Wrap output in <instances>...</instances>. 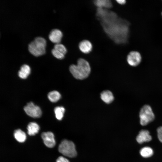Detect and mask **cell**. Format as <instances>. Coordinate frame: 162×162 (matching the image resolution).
I'll use <instances>...</instances> for the list:
<instances>
[{
    "label": "cell",
    "instance_id": "obj_1",
    "mask_svg": "<svg viewBox=\"0 0 162 162\" xmlns=\"http://www.w3.org/2000/svg\"><path fill=\"white\" fill-rule=\"evenodd\" d=\"M69 69L74 77L80 80L83 79L87 77L91 71L88 62L82 58H80L78 60L76 65H71Z\"/></svg>",
    "mask_w": 162,
    "mask_h": 162
},
{
    "label": "cell",
    "instance_id": "obj_2",
    "mask_svg": "<svg viewBox=\"0 0 162 162\" xmlns=\"http://www.w3.org/2000/svg\"><path fill=\"white\" fill-rule=\"evenodd\" d=\"M46 40L40 37H36L28 45V50L33 55L37 56L45 53Z\"/></svg>",
    "mask_w": 162,
    "mask_h": 162
},
{
    "label": "cell",
    "instance_id": "obj_3",
    "mask_svg": "<svg viewBox=\"0 0 162 162\" xmlns=\"http://www.w3.org/2000/svg\"><path fill=\"white\" fill-rule=\"evenodd\" d=\"M59 152L64 156L69 158H74L77 155L75 146L71 141L66 140H63L59 144Z\"/></svg>",
    "mask_w": 162,
    "mask_h": 162
},
{
    "label": "cell",
    "instance_id": "obj_4",
    "mask_svg": "<svg viewBox=\"0 0 162 162\" xmlns=\"http://www.w3.org/2000/svg\"><path fill=\"white\" fill-rule=\"evenodd\" d=\"M139 117L140 123L143 126L152 122L155 118V116L151 107L146 104L143 106L140 111Z\"/></svg>",
    "mask_w": 162,
    "mask_h": 162
},
{
    "label": "cell",
    "instance_id": "obj_5",
    "mask_svg": "<svg viewBox=\"0 0 162 162\" xmlns=\"http://www.w3.org/2000/svg\"><path fill=\"white\" fill-rule=\"evenodd\" d=\"M24 110L28 116L33 118H39L42 114L40 107L32 102L28 103L24 107Z\"/></svg>",
    "mask_w": 162,
    "mask_h": 162
},
{
    "label": "cell",
    "instance_id": "obj_6",
    "mask_svg": "<svg viewBox=\"0 0 162 162\" xmlns=\"http://www.w3.org/2000/svg\"><path fill=\"white\" fill-rule=\"evenodd\" d=\"M127 61L131 66L136 67L139 65L142 60V57L140 53L136 51L130 52L127 56Z\"/></svg>",
    "mask_w": 162,
    "mask_h": 162
},
{
    "label": "cell",
    "instance_id": "obj_7",
    "mask_svg": "<svg viewBox=\"0 0 162 162\" xmlns=\"http://www.w3.org/2000/svg\"><path fill=\"white\" fill-rule=\"evenodd\" d=\"M41 137L45 146L49 148H53L56 145L54 135L51 132H43Z\"/></svg>",
    "mask_w": 162,
    "mask_h": 162
},
{
    "label": "cell",
    "instance_id": "obj_8",
    "mask_svg": "<svg viewBox=\"0 0 162 162\" xmlns=\"http://www.w3.org/2000/svg\"><path fill=\"white\" fill-rule=\"evenodd\" d=\"M152 140V137L149 132L146 130H140L136 138L137 142L139 144L149 142Z\"/></svg>",
    "mask_w": 162,
    "mask_h": 162
},
{
    "label": "cell",
    "instance_id": "obj_9",
    "mask_svg": "<svg viewBox=\"0 0 162 162\" xmlns=\"http://www.w3.org/2000/svg\"><path fill=\"white\" fill-rule=\"evenodd\" d=\"M62 33L58 29H54L50 32L49 38L52 42L56 44L60 43L62 37Z\"/></svg>",
    "mask_w": 162,
    "mask_h": 162
},
{
    "label": "cell",
    "instance_id": "obj_10",
    "mask_svg": "<svg viewBox=\"0 0 162 162\" xmlns=\"http://www.w3.org/2000/svg\"><path fill=\"white\" fill-rule=\"evenodd\" d=\"M79 47L80 50L83 53H88L92 49V45L91 42L88 40H83L79 44Z\"/></svg>",
    "mask_w": 162,
    "mask_h": 162
},
{
    "label": "cell",
    "instance_id": "obj_11",
    "mask_svg": "<svg viewBox=\"0 0 162 162\" xmlns=\"http://www.w3.org/2000/svg\"><path fill=\"white\" fill-rule=\"evenodd\" d=\"M31 72L30 67L28 65L24 64L22 65L19 71L18 74L20 77L22 79L26 78Z\"/></svg>",
    "mask_w": 162,
    "mask_h": 162
},
{
    "label": "cell",
    "instance_id": "obj_12",
    "mask_svg": "<svg viewBox=\"0 0 162 162\" xmlns=\"http://www.w3.org/2000/svg\"><path fill=\"white\" fill-rule=\"evenodd\" d=\"M39 125L35 122H30L27 127V133L30 136H34L37 134L39 130Z\"/></svg>",
    "mask_w": 162,
    "mask_h": 162
},
{
    "label": "cell",
    "instance_id": "obj_13",
    "mask_svg": "<svg viewBox=\"0 0 162 162\" xmlns=\"http://www.w3.org/2000/svg\"><path fill=\"white\" fill-rule=\"evenodd\" d=\"M100 97L103 101L107 104L111 103L114 98L112 93L108 90L103 92L100 94Z\"/></svg>",
    "mask_w": 162,
    "mask_h": 162
},
{
    "label": "cell",
    "instance_id": "obj_14",
    "mask_svg": "<svg viewBox=\"0 0 162 162\" xmlns=\"http://www.w3.org/2000/svg\"><path fill=\"white\" fill-rule=\"evenodd\" d=\"M14 136L16 140L20 142H23L26 140L25 133L20 129L15 130L14 132Z\"/></svg>",
    "mask_w": 162,
    "mask_h": 162
},
{
    "label": "cell",
    "instance_id": "obj_15",
    "mask_svg": "<svg viewBox=\"0 0 162 162\" xmlns=\"http://www.w3.org/2000/svg\"><path fill=\"white\" fill-rule=\"evenodd\" d=\"M140 153L141 155L144 158H148L151 157L153 154L154 152L152 148L146 146L142 148Z\"/></svg>",
    "mask_w": 162,
    "mask_h": 162
},
{
    "label": "cell",
    "instance_id": "obj_16",
    "mask_svg": "<svg viewBox=\"0 0 162 162\" xmlns=\"http://www.w3.org/2000/svg\"><path fill=\"white\" fill-rule=\"evenodd\" d=\"M94 4L99 8H110L112 6V4L109 0H97L94 1Z\"/></svg>",
    "mask_w": 162,
    "mask_h": 162
},
{
    "label": "cell",
    "instance_id": "obj_17",
    "mask_svg": "<svg viewBox=\"0 0 162 162\" xmlns=\"http://www.w3.org/2000/svg\"><path fill=\"white\" fill-rule=\"evenodd\" d=\"M61 95L60 93L57 91H53L50 92L48 94V97L49 100L52 102H56L61 98Z\"/></svg>",
    "mask_w": 162,
    "mask_h": 162
},
{
    "label": "cell",
    "instance_id": "obj_18",
    "mask_svg": "<svg viewBox=\"0 0 162 162\" xmlns=\"http://www.w3.org/2000/svg\"><path fill=\"white\" fill-rule=\"evenodd\" d=\"M54 111L56 118L58 120H61L65 112L64 108L62 106H57L55 108Z\"/></svg>",
    "mask_w": 162,
    "mask_h": 162
},
{
    "label": "cell",
    "instance_id": "obj_19",
    "mask_svg": "<svg viewBox=\"0 0 162 162\" xmlns=\"http://www.w3.org/2000/svg\"><path fill=\"white\" fill-rule=\"evenodd\" d=\"M54 48L59 51L64 55L67 52V50L64 45L60 43L55 44L54 46Z\"/></svg>",
    "mask_w": 162,
    "mask_h": 162
},
{
    "label": "cell",
    "instance_id": "obj_20",
    "mask_svg": "<svg viewBox=\"0 0 162 162\" xmlns=\"http://www.w3.org/2000/svg\"><path fill=\"white\" fill-rule=\"evenodd\" d=\"M51 52L53 55L57 58L62 59L64 57V54L54 48L52 49Z\"/></svg>",
    "mask_w": 162,
    "mask_h": 162
},
{
    "label": "cell",
    "instance_id": "obj_21",
    "mask_svg": "<svg viewBox=\"0 0 162 162\" xmlns=\"http://www.w3.org/2000/svg\"><path fill=\"white\" fill-rule=\"evenodd\" d=\"M157 131L158 140L162 143V126L159 127L157 128Z\"/></svg>",
    "mask_w": 162,
    "mask_h": 162
},
{
    "label": "cell",
    "instance_id": "obj_22",
    "mask_svg": "<svg viewBox=\"0 0 162 162\" xmlns=\"http://www.w3.org/2000/svg\"><path fill=\"white\" fill-rule=\"evenodd\" d=\"M56 162H70L65 157L61 156L58 157L56 160Z\"/></svg>",
    "mask_w": 162,
    "mask_h": 162
},
{
    "label": "cell",
    "instance_id": "obj_23",
    "mask_svg": "<svg viewBox=\"0 0 162 162\" xmlns=\"http://www.w3.org/2000/svg\"><path fill=\"white\" fill-rule=\"evenodd\" d=\"M116 1L119 4L122 5L124 4L126 2V1L125 0H117Z\"/></svg>",
    "mask_w": 162,
    "mask_h": 162
},
{
    "label": "cell",
    "instance_id": "obj_24",
    "mask_svg": "<svg viewBox=\"0 0 162 162\" xmlns=\"http://www.w3.org/2000/svg\"><path fill=\"white\" fill-rule=\"evenodd\" d=\"M161 15H162V13H161Z\"/></svg>",
    "mask_w": 162,
    "mask_h": 162
}]
</instances>
